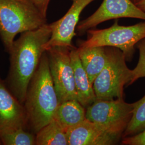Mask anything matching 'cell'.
Returning a JSON list of instances; mask_svg holds the SVG:
<instances>
[{"mask_svg": "<svg viewBox=\"0 0 145 145\" xmlns=\"http://www.w3.org/2000/svg\"><path fill=\"white\" fill-rule=\"evenodd\" d=\"M51 36L50 24L22 33L10 52V68L5 84L21 103L24 104L29 84L39 66L45 45Z\"/></svg>", "mask_w": 145, "mask_h": 145, "instance_id": "cell-1", "label": "cell"}, {"mask_svg": "<svg viewBox=\"0 0 145 145\" xmlns=\"http://www.w3.org/2000/svg\"><path fill=\"white\" fill-rule=\"evenodd\" d=\"M59 102L51 75L46 51L29 84L23 104L29 125L35 134L54 118Z\"/></svg>", "mask_w": 145, "mask_h": 145, "instance_id": "cell-2", "label": "cell"}, {"mask_svg": "<svg viewBox=\"0 0 145 145\" xmlns=\"http://www.w3.org/2000/svg\"><path fill=\"white\" fill-rule=\"evenodd\" d=\"M46 21L30 0H0V37L8 53L17 35L37 29Z\"/></svg>", "mask_w": 145, "mask_h": 145, "instance_id": "cell-3", "label": "cell"}, {"mask_svg": "<svg viewBox=\"0 0 145 145\" xmlns=\"http://www.w3.org/2000/svg\"><path fill=\"white\" fill-rule=\"evenodd\" d=\"M105 47L106 62L93 83L96 99L102 101L123 99L124 86H130L132 80V70L127 67L124 54L120 50Z\"/></svg>", "mask_w": 145, "mask_h": 145, "instance_id": "cell-4", "label": "cell"}, {"mask_svg": "<svg viewBox=\"0 0 145 145\" xmlns=\"http://www.w3.org/2000/svg\"><path fill=\"white\" fill-rule=\"evenodd\" d=\"M145 38V22L131 26H121L118 20L109 28L102 30H89L88 38L81 41L80 48L96 46H111L123 52L126 61L133 57L135 46Z\"/></svg>", "mask_w": 145, "mask_h": 145, "instance_id": "cell-5", "label": "cell"}, {"mask_svg": "<svg viewBox=\"0 0 145 145\" xmlns=\"http://www.w3.org/2000/svg\"><path fill=\"white\" fill-rule=\"evenodd\" d=\"M134 103L124 99L97 100L86 109L87 119L102 125L111 135L122 139L132 118Z\"/></svg>", "mask_w": 145, "mask_h": 145, "instance_id": "cell-6", "label": "cell"}, {"mask_svg": "<svg viewBox=\"0 0 145 145\" xmlns=\"http://www.w3.org/2000/svg\"><path fill=\"white\" fill-rule=\"evenodd\" d=\"M73 47H53L46 51L59 104L69 100L78 101L70 56Z\"/></svg>", "mask_w": 145, "mask_h": 145, "instance_id": "cell-7", "label": "cell"}, {"mask_svg": "<svg viewBox=\"0 0 145 145\" xmlns=\"http://www.w3.org/2000/svg\"><path fill=\"white\" fill-rule=\"evenodd\" d=\"M120 18H133L145 21V12L132 0H104L93 15L78 23L76 29L82 35L104 22Z\"/></svg>", "mask_w": 145, "mask_h": 145, "instance_id": "cell-8", "label": "cell"}, {"mask_svg": "<svg viewBox=\"0 0 145 145\" xmlns=\"http://www.w3.org/2000/svg\"><path fill=\"white\" fill-rule=\"evenodd\" d=\"M95 0H72V5L66 14L58 21L50 24L51 36L45 45L46 51L55 46L72 47L73 37L80 16L86 7Z\"/></svg>", "mask_w": 145, "mask_h": 145, "instance_id": "cell-9", "label": "cell"}, {"mask_svg": "<svg viewBox=\"0 0 145 145\" xmlns=\"http://www.w3.org/2000/svg\"><path fill=\"white\" fill-rule=\"evenodd\" d=\"M27 117L23 104L7 87L0 77V135L18 129H25Z\"/></svg>", "mask_w": 145, "mask_h": 145, "instance_id": "cell-10", "label": "cell"}, {"mask_svg": "<svg viewBox=\"0 0 145 145\" xmlns=\"http://www.w3.org/2000/svg\"><path fill=\"white\" fill-rule=\"evenodd\" d=\"M68 145H111L119 138L111 135L99 124L86 119L66 132Z\"/></svg>", "mask_w": 145, "mask_h": 145, "instance_id": "cell-11", "label": "cell"}, {"mask_svg": "<svg viewBox=\"0 0 145 145\" xmlns=\"http://www.w3.org/2000/svg\"><path fill=\"white\" fill-rule=\"evenodd\" d=\"M70 56L78 101L87 109L97 101L93 85L90 83L88 75L81 64L77 48L73 47L71 48Z\"/></svg>", "mask_w": 145, "mask_h": 145, "instance_id": "cell-12", "label": "cell"}, {"mask_svg": "<svg viewBox=\"0 0 145 145\" xmlns=\"http://www.w3.org/2000/svg\"><path fill=\"white\" fill-rule=\"evenodd\" d=\"M81 64L93 85L96 78L105 66L107 54L105 46L77 48Z\"/></svg>", "mask_w": 145, "mask_h": 145, "instance_id": "cell-13", "label": "cell"}, {"mask_svg": "<svg viewBox=\"0 0 145 145\" xmlns=\"http://www.w3.org/2000/svg\"><path fill=\"white\" fill-rule=\"evenodd\" d=\"M54 118L66 132L87 119L86 109L77 100L67 101L59 104Z\"/></svg>", "mask_w": 145, "mask_h": 145, "instance_id": "cell-14", "label": "cell"}, {"mask_svg": "<svg viewBox=\"0 0 145 145\" xmlns=\"http://www.w3.org/2000/svg\"><path fill=\"white\" fill-rule=\"evenodd\" d=\"M36 145H68L67 135L54 118L36 134Z\"/></svg>", "mask_w": 145, "mask_h": 145, "instance_id": "cell-15", "label": "cell"}, {"mask_svg": "<svg viewBox=\"0 0 145 145\" xmlns=\"http://www.w3.org/2000/svg\"><path fill=\"white\" fill-rule=\"evenodd\" d=\"M145 130V95L134 103L133 114L122 138L140 133Z\"/></svg>", "mask_w": 145, "mask_h": 145, "instance_id": "cell-16", "label": "cell"}, {"mask_svg": "<svg viewBox=\"0 0 145 145\" xmlns=\"http://www.w3.org/2000/svg\"><path fill=\"white\" fill-rule=\"evenodd\" d=\"M0 141L5 145H36V134L18 129L0 135Z\"/></svg>", "mask_w": 145, "mask_h": 145, "instance_id": "cell-17", "label": "cell"}, {"mask_svg": "<svg viewBox=\"0 0 145 145\" xmlns=\"http://www.w3.org/2000/svg\"><path fill=\"white\" fill-rule=\"evenodd\" d=\"M139 51V58L136 67L132 70V80L130 85L140 78L145 77V38L136 45Z\"/></svg>", "mask_w": 145, "mask_h": 145, "instance_id": "cell-18", "label": "cell"}, {"mask_svg": "<svg viewBox=\"0 0 145 145\" xmlns=\"http://www.w3.org/2000/svg\"><path fill=\"white\" fill-rule=\"evenodd\" d=\"M122 139V145H145V130L139 134L125 137Z\"/></svg>", "mask_w": 145, "mask_h": 145, "instance_id": "cell-19", "label": "cell"}, {"mask_svg": "<svg viewBox=\"0 0 145 145\" xmlns=\"http://www.w3.org/2000/svg\"><path fill=\"white\" fill-rule=\"evenodd\" d=\"M38 10L46 17L47 11L50 0H30Z\"/></svg>", "mask_w": 145, "mask_h": 145, "instance_id": "cell-20", "label": "cell"}, {"mask_svg": "<svg viewBox=\"0 0 145 145\" xmlns=\"http://www.w3.org/2000/svg\"><path fill=\"white\" fill-rule=\"evenodd\" d=\"M137 7L140 8L141 10L145 12V0H139L136 3H135Z\"/></svg>", "mask_w": 145, "mask_h": 145, "instance_id": "cell-21", "label": "cell"}, {"mask_svg": "<svg viewBox=\"0 0 145 145\" xmlns=\"http://www.w3.org/2000/svg\"><path fill=\"white\" fill-rule=\"evenodd\" d=\"M132 1L135 3H137V2H138L139 0H132Z\"/></svg>", "mask_w": 145, "mask_h": 145, "instance_id": "cell-22", "label": "cell"}]
</instances>
